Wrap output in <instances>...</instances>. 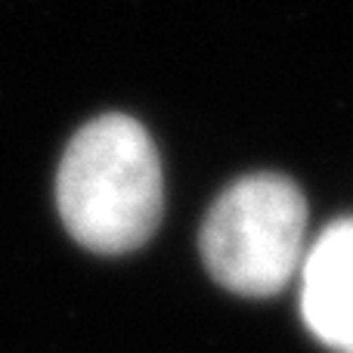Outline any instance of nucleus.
Returning a JSON list of instances; mask_svg holds the SVG:
<instances>
[{"mask_svg":"<svg viewBox=\"0 0 353 353\" xmlns=\"http://www.w3.org/2000/svg\"><path fill=\"white\" fill-rule=\"evenodd\" d=\"M56 205L74 242L97 254L146 245L165 211V176L146 128L118 112L84 124L59 161Z\"/></svg>","mask_w":353,"mask_h":353,"instance_id":"f257e3e1","label":"nucleus"},{"mask_svg":"<svg viewBox=\"0 0 353 353\" xmlns=\"http://www.w3.org/2000/svg\"><path fill=\"white\" fill-rule=\"evenodd\" d=\"M307 201L282 174H248L226 186L201 223L199 248L214 282L245 298H270L304 261Z\"/></svg>","mask_w":353,"mask_h":353,"instance_id":"f03ea898","label":"nucleus"},{"mask_svg":"<svg viewBox=\"0 0 353 353\" xmlns=\"http://www.w3.org/2000/svg\"><path fill=\"white\" fill-rule=\"evenodd\" d=\"M301 310L319 341L353 353V217L325 226L310 248Z\"/></svg>","mask_w":353,"mask_h":353,"instance_id":"7ed1b4c3","label":"nucleus"}]
</instances>
